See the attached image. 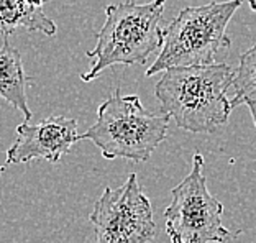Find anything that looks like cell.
Here are the masks:
<instances>
[{
    "mask_svg": "<svg viewBox=\"0 0 256 243\" xmlns=\"http://www.w3.org/2000/svg\"><path fill=\"white\" fill-rule=\"evenodd\" d=\"M97 243H150L156 235L153 206L136 174L118 188H106L89 216Z\"/></svg>",
    "mask_w": 256,
    "mask_h": 243,
    "instance_id": "8992f818",
    "label": "cell"
},
{
    "mask_svg": "<svg viewBox=\"0 0 256 243\" xmlns=\"http://www.w3.org/2000/svg\"><path fill=\"white\" fill-rule=\"evenodd\" d=\"M246 106L250 108V114H252V117H253V124H254V130H256V100L246 102Z\"/></svg>",
    "mask_w": 256,
    "mask_h": 243,
    "instance_id": "8fae6325",
    "label": "cell"
},
{
    "mask_svg": "<svg viewBox=\"0 0 256 243\" xmlns=\"http://www.w3.org/2000/svg\"><path fill=\"white\" fill-rule=\"evenodd\" d=\"M234 69L228 64L172 68L154 86L161 112L190 133H214L228 122V89Z\"/></svg>",
    "mask_w": 256,
    "mask_h": 243,
    "instance_id": "6da1fadb",
    "label": "cell"
},
{
    "mask_svg": "<svg viewBox=\"0 0 256 243\" xmlns=\"http://www.w3.org/2000/svg\"><path fill=\"white\" fill-rule=\"evenodd\" d=\"M168 128V115L150 112L138 96H122L120 89H115V94L98 106L96 124L80 135V140L94 143L106 160L146 163L164 142Z\"/></svg>",
    "mask_w": 256,
    "mask_h": 243,
    "instance_id": "3957f363",
    "label": "cell"
},
{
    "mask_svg": "<svg viewBox=\"0 0 256 243\" xmlns=\"http://www.w3.org/2000/svg\"><path fill=\"white\" fill-rule=\"evenodd\" d=\"M242 4V0H228L182 8L162 30L164 42L146 76L172 68L214 64L215 56L232 43L226 26Z\"/></svg>",
    "mask_w": 256,
    "mask_h": 243,
    "instance_id": "277c9868",
    "label": "cell"
},
{
    "mask_svg": "<svg viewBox=\"0 0 256 243\" xmlns=\"http://www.w3.org/2000/svg\"><path fill=\"white\" fill-rule=\"evenodd\" d=\"M78 142H80V135L76 118L53 115L38 124L23 122L16 126V140L7 150L5 163L22 164L44 160L56 164Z\"/></svg>",
    "mask_w": 256,
    "mask_h": 243,
    "instance_id": "52a82bcc",
    "label": "cell"
},
{
    "mask_svg": "<svg viewBox=\"0 0 256 243\" xmlns=\"http://www.w3.org/2000/svg\"><path fill=\"white\" fill-rule=\"evenodd\" d=\"M28 5H32V7H36V8H43V4L46 0H25Z\"/></svg>",
    "mask_w": 256,
    "mask_h": 243,
    "instance_id": "7c38bea8",
    "label": "cell"
},
{
    "mask_svg": "<svg viewBox=\"0 0 256 243\" xmlns=\"http://www.w3.org/2000/svg\"><path fill=\"white\" fill-rule=\"evenodd\" d=\"M164 4L166 0L148 4L128 0L107 5L106 23L97 33L96 48L87 51V58H94V64L90 71L80 74V79L90 82L115 64H144L164 42V32L160 28Z\"/></svg>",
    "mask_w": 256,
    "mask_h": 243,
    "instance_id": "7a4b0ae2",
    "label": "cell"
},
{
    "mask_svg": "<svg viewBox=\"0 0 256 243\" xmlns=\"http://www.w3.org/2000/svg\"><path fill=\"white\" fill-rule=\"evenodd\" d=\"M222 216V202L207 188L204 156L196 153L189 174L171 190L164 209L166 234L184 243H226L235 235L224 225Z\"/></svg>",
    "mask_w": 256,
    "mask_h": 243,
    "instance_id": "5b68a950",
    "label": "cell"
},
{
    "mask_svg": "<svg viewBox=\"0 0 256 243\" xmlns=\"http://www.w3.org/2000/svg\"><path fill=\"white\" fill-rule=\"evenodd\" d=\"M28 80L32 79L25 74L20 51L8 43V38H4V46L0 48V97L22 112L26 122L32 118L25 92Z\"/></svg>",
    "mask_w": 256,
    "mask_h": 243,
    "instance_id": "ba28073f",
    "label": "cell"
},
{
    "mask_svg": "<svg viewBox=\"0 0 256 243\" xmlns=\"http://www.w3.org/2000/svg\"><path fill=\"white\" fill-rule=\"evenodd\" d=\"M40 32L53 36L56 23L46 16L43 8L28 5L25 0H0V36L8 38L16 32Z\"/></svg>",
    "mask_w": 256,
    "mask_h": 243,
    "instance_id": "9c48e42d",
    "label": "cell"
},
{
    "mask_svg": "<svg viewBox=\"0 0 256 243\" xmlns=\"http://www.w3.org/2000/svg\"><path fill=\"white\" fill-rule=\"evenodd\" d=\"M248 4H250V8L256 12V0H248Z\"/></svg>",
    "mask_w": 256,
    "mask_h": 243,
    "instance_id": "4fadbf2b",
    "label": "cell"
},
{
    "mask_svg": "<svg viewBox=\"0 0 256 243\" xmlns=\"http://www.w3.org/2000/svg\"><path fill=\"white\" fill-rule=\"evenodd\" d=\"M232 89H234V97L230 99L232 108L250 100H256V43L240 56V64L234 72Z\"/></svg>",
    "mask_w": 256,
    "mask_h": 243,
    "instance_id": "30bf717a",
    "label": "cell"
}]
</instances>
